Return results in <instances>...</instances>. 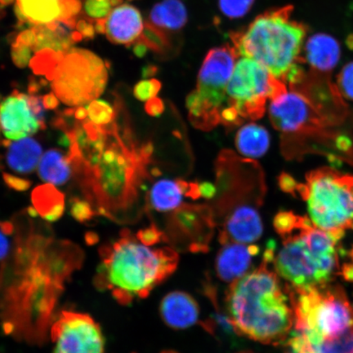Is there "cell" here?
<instances>
[{
  "label": "cell",
  "instance_id": "4",
  "mask_svg": "<svg viewBox=\"0 0 353 353\" xmlns=\"http://www.w3.org/2000/svg\"><path fill=\"white\" fill-rule=\"evenodd\" d=\"M100 264L94 277L99 290L109 291L121 305L145 299L154 287L174 273L179 254L170 247L152 248L129 230L120 238L101 247Z\"/></svg>",
  "mask_w": 353,
  "mask_h": 353
},
{
  "label": "cell",
  "instance_id": "21",
  "mask_svg": "<svg viewBox=\"0 0 353 353\" xmlns=\"http://www.w3.org/2000/svg\"><path fill=\"white\" fill-rule=\"evenodd\" d=\"M7 164L21 174L32 173L42 156V148L33 139H22L7 145Z\"/></svg>",
  "mask_w": 353,
  "mask_h": 353
},
{
  "label": "cell",
  "instance_id": "17",
  "mask_svg": "<svg viewBox=\"0 0 353 353\" xmlns=\"http://www.w3.org/2000/svg\"><path fill=\"white\" fill-rule=\"evenodd\" d=\"M223 245L216 259V272L221 280L232 283L246 274L253 258L259 253V247L241 243Z\"/></svg>",
  "mask_w": 353,
  "mask_h": 353
},
{
  "label": "cell",
  "instance_id": "36",
  "mask_svg": "<svg viewBox=\"0 0 353 353\" xmlns=\"http://www.w3.org/2000/svg\"><path fill=\"white\" fill-rule=\"evenodd\" d=\"M15 226L13 222H0V261L7 257L11 248L10 237L14 233Z\"/></svg>",
  "mask_w": 353,
  "mask_h": 353
},
{
  "label": "cell",
  "instance_id": "38",
  "mask_svg": "<svg viewBox=\"0 0 353 353\" xmlns=\"http://www.w3.org/2000/svg\"><path fill=\"white\" fill-rule=\"evenodd\" d=\"M137 237L145 245L152 246L161 241H165V232L158 229L156 225L152 224L148 228L141 230L137 234Z\"/></svg>",
  "mask_w": 353,
  "mask_h": 353
},
{
  "label": "cell",
  "instance_id": "8",
  "mask_svg": "<svg viewBox=\"0 0 353 353\" xmlns=\"http://www.w3.org/2000/svg\"><path fill=\"white\" fill-rule=\"evenodd\" d=\"M239 54L230 44L212 48L199 72L195 90L188 96L189 120L202 131H211L220 123L227 88Z\"/></svg>",
  "mask_w": 353,
  "mask_h": 353
},
{
  "label": "cell",
  "instance_id": "33",
  "mask_svg": "<svg viewBox=\"0 0 353 353\" xmlns=\"http://www.w3.org/2000/svg\"><path fill=\"white\" fill-rule=\"evenodd\" d=\"M161 88V83L158 79H144L137 83L134 88V94L137 99L147 101L157 97Z\"/></svg>",
  "mask_w": 353,
  "mask_h": 353
},
{
  "label": "cell",
  "instance_id": "46",
  "mask_svg": "<svg viewBox=\"0 0 353 353\" xmlns=\"http://www.w3.org/2000/svg\"><path fill=\"white\" fill-rule=\"evenodd\" d=\"M200 190L201 197H204L207 200H212L217 193V188H216L215 185L208 182L200 183Z\"/></svg>",
  "mask_w": 353,
  "mask_h": 353
},
{
  "label": "cell",
  "instance_id": "13",
  "mask_svg": "<svg viewBox=\"0 0 353 353\" xmlns=\"http://www.w3.org/2000/svg\"><path fill=\"white\" fill-rule=\"evenodd\" d=\"M50 336L54 353H105L103 331L85 313L61 311L52 322Z\"/></svg>",
  "mask_w": 353,
  "mask_h": 353
},
{
  "label": "cell",
  "instance_id": "40",
  "mask_svg": "<svg viewBox=\"0 0 353 353\" xmlns=\"http://www.w3.org/2000/svg\"><path fill=\"white\" fill-rule=\"evenodd\" d=\"M28 105L35 118L41 123L42 130L46 129V114H44V107L42 97L37 95L28 96Z\"/></svg>",
  "mask_w": 353,
  "mask_h": 353
},
{
  "label": "cell",
  "instance_id": "15",
  "mask_svg": "<svg viewBox=\"0 0 353 353\" xmlns=\"http://www.w3.org/2000/svg\"><path fill=\"white\" fill-rule=\"evenodd\" d=\"M28 96L14 90L0 100V130L6 139L19 141L42 130L28 105Z\"/></svg>",
  "mask_w": 353,
  "mask_h": 353
},
{
  "label": "cell",
  "instance_id": "9",
  "mask_svg": "<svg viewBox=\"0 0 353 353\" xmlns=\"http://www.w3.org/2000/svg\"><path fill=\"white\" fill-rule=\"evenodd\" d=\"M298 193L307 201L309 219L316 228L339 232L352 227V176L329 169L312 171Z\"/></svg>",
  "mask_w": 353,
  "mask_h": 353
},
{
  "label": "cell",
  "instance_id": "5",
  "mask_svg": "<svg viewBox=\"0 0 353 353\" xmlns=\"http://www.w3.org/2000/svg\"><path fill=\"white\" fill-rule=\"evenodd\" d=\"M294 7L273 8L259 15L245 28L230 33L240 57L258 61L276 78L303 61L300 57L307 26L292 19Z\"/></svg>",
  "mask_w": 353,
  "mask_h": 353
},
{
  "label": "cell",
  "instance_id": "26",
  "mask_svg": "<svg viewBox=\"0 0 353 353\" xmlns=\"http://www.w3.org/2000/svg\"><path fill=\"white\" fill-rule=\"evenodd\" d=\"M72 168L68 154L64 156L57 150L52 149L44 153L39 163V175L44 182L59 186L70 179Z\"/></svg>",
  "mask_w": 353,
  "mask_h": 353
},
{
  "label": "cell",
  "instance_id": "50",
  "mask_svg": "<svg viewBox=\"0 0 353 353\" xmlns=\"http://www.w3.org/2000/svg\"><path fill=\"white\" fill-rule=\"evenodd\" d=\"M148 48L145 44L141 41H137L134 47V52L137 57H143L147 54Z\"/></svg>",
  "mask_w": 353,
  "mask_h": 353
},
{
  "label": "cell",
  "instance_id": "20",
  "mask_svg": "<svg viewBox=\"0 0 353 353\" xmlns=\"http://www.w3.org/2000/svg\"><path fill=\"white\" fill-rule=\"evenodd\" d=\"M188 21V10L182 0H162L152 8L148 22L167 32L176 33L183 29Z\"/></svg>",
  "mask_w": 353,
  "mask_h": 353
},
{
  "label": "cell",
  "instance_id": "57",
  "mask_svg": "<svg viewBox=\"0 0 353 353\" xmlns=\"http://www.w3.org/2000/svg\"><path fill=\"white\" fill-rule=\"evenodd\" d=\"M353 309V308H352Z\"/></svg>",
  "mask_w": 353,
  "mask_h": 353
},
{
  "label": "cell",
  "instance_id": "52",
  "mask_svg": "<svg viewBox=\"0 0 353 353\" xmlns=\"http://www.w3.org/2000/svg\"><path fill=\"white\" fill-rule=\"evenodd\" d=\"M157 72V68L154 65H148L145 66L143 69V78H150L153 77L154 74H156Z\"/></svg>",
  "mask_w": 353,
  "mask_h": 353
},
{
  "label": "cell",
  "instance_id": "44",
  "mask_svg": "<svg viewBox=\"0 0 353 353\" xmlns=\"http://www.w3.org/2000/svg\"><path fill=\"white\" fill-rule=\"evenodd\" d=\"M14 42L32 48L33 50L35 46H37V34L32 28L25 30L17 35Z\"/></svg>",
  "mask_w": 353,
  "mask_h": 353
},
{
  "label": "cell",
  "instance_id": "25",
  "mask_svg": "<svg viewBox=\"0 0 353 353\" xmlns=\"http://www.w3.org/2000/svg\"><path fill=\"white\" fill-rule=\"evenodd\" d=\"M270 145V135L264 127L248 123L238 130L236 147L243 156L257 158L263 156Z\"/></svg>",
  "mask_w": 353,
  "mask_h": 353
},
{
  "label": "cell",
  "instance_id": "10",
  "mask_svg": "<svg viewBox=\"0 0 353 353\" xmlns=\"http://www.w3.org/2000/svg\"><path fill=\"white\" fill-rule=\"evenodd\" d=\"M108 79L103 60L94 52L72 48L57 66L52 88L65 105L82 107L103 94Z\"/></svg>",
  "mask_w": 353,
  "mask_h": 353
},
{
  "label": "cell",
  "instance_id": "2",
  "mask_svg": "<svg viewBox=\"0 0 353 353\" xmlns=\"http://www.w3.org/2000/svg\"><path fill=\"white\" fill-rule=\"evenodd\" d=\"M28 216L13 222L11 248L0 266V323L15 341L42 345L66 283L85 255L74 243L56 239L50 226Z\"/></svg>",
  "mask_w": 353,
  "mask_h": 353
},
{
  "label": "cell",
  "instance_id": "7",
  "mask_svg": "<svg viewBox=\"0 0 353 353\" xmlns=\"http://www.w3.org/2000/svg\"><path fill=\"white\" fill-rule=\"evenodd\" d=\"M290 295L294 312V332L312 345L333 341L353 329V309L339 287L292 290Z\"/></svg>",
  "mask_w": 353,
  "mask_h": 353
},
{
  "label": "cell",
  "instance_id": "18",
  "mask_svg": "<svg viewBox=\"0 0 353 353\" xmlns=\"http://www.w3.org/2000/svg\"><path fill=\"white\" fill-rule=\"evenodd\" d=\"M160 310L163 320L174 329L191 327L200 316L196 300L182 291L168 294L162 300Z\"/></svg>",
  "mask_w": 353,
  "mask_h": 353
},
{
  "label": "cell",
  "instance_id": "56",
  "mask_svg": "<svg viewBox=\"0 0 353 353\" xmlns=\"http://www.w3.org/2000/svg\"><path fill=\"white\" fill-rule=\"evenodd\" d=\"M241 353H251V352H241Z\"/></svg>",
  "mask_w": 353,
  "mask_h": 353
},
{
  "label": "cell",
  "instance_id": "34",
  "mask_svg": "<svg viewBox=\"0 0 353 353\" xmlns=\"http://www.w3.org/2000/svg\"><path fill=\"white\" fill-rule=\"evenodd\" d=\"M70 214L79 223H86L97 216L90 203L78 197H73L70 200Z\"/></svg>",
  "mask_w": 353,
  "mask_h": 353
},
{
  "label": "cell",
  "instance_id": "35",
  "mask_svg": "<svg viewBox=\"0 0 353 353\" xmlns=\"http://www.w3.org/2000/svg\"><path fill=\"white\" fill-rule=\"evenodd\" d=\"M339 90L345 98L353 100V61L342 69L338 79Z\"/></svg>",
  "mask_w": 353,
  "mask_h": 353
},
{
  "label": "cell",
  "instance_id": "31",
  "mask_svg": "<svg viewBox=\"0 0 353 353\" xmlns=\"http://www.w3.org/2000/svg\"><path fill=\"white\" fill-rule=\"evenodd\" d=\"M256 0H219V8L228 19H240L253 8Z\"/></svg>",
  "mask_w": 353,
  "mask_h": 353
},
{
  "label": "cell",
  "instance_id": "45",
  "mask_svg": "<svg viewBox=\"0 0 353 353\" xmlns=\"http://www.w3.org/2000/svg\"><path fill=\"white\" fill-rule=\"evenodd\" d=\"M77 32L81 33L83 39H92L94 37L96 30L94 26L92 24V20H79L77 21Z\"/></svg>",
  "mask_w": 353,
  "mask_h": 353
},
{
  "label": "cell",
  "instance_id": "14",
  "mask_svg": "<svg viewBox=\"0 0 353 353\" xmlns=\"http://www.w3.org/2000/svg\"><path fill=\"white\" fill-rule=\"evenodd\" d=\"M269 117L272 126L281 132L282 143L319 129L321 123L312 101L294 88L272 100Z\"/></svg>",
  "mask_w": 353,
  "mask_h": 353
},
{
  "label": "cell",
  "instance_id": "29",
  "mask_svg": "<svg viewBox=\"0 0 353 353\" xmlns=\"http://www.w3.org/2000/svg\"><path fill=\"white\" fill-rule=\"evenodd\" d=\"M90 120L99 125H107L112 123L116 117V109L108 101L101 99L92 101L85 105Z\"/></svg>",
  "mask_w": 353,
  "mask_h": 353
},
{
  "label": "cell",
  "instance_id": "1",
  "mask_svg": "<svg viewBox=\"0 0 353 353\" xmlns=\"http://www.w3.org/2000/svg\"><path fill=\"white\" fill-rule=\"evenodd\" d=\"M114 107L109 125L74 119L63 132L74 176L96 214L132 223L147 211L148 183L161 172L153 167V143L138 139L121 98L117 97Z\"/></svg>",
  "mask_w": 353,
  "mask_h": 353
},
{
  "label": "cell",
  "instance_id": "11",
  "mask_svg": "<svg viewBox=\"0 0 353 353\" xmlns=\"http://www.w3.org/2000/svg\"><path fill=\"white\" fill-rule=\"evenodd\" d=\"M285 85L263 65L249 57L238 60L227 88L228 103L244 120L257 121L266 112L268 99L286 92Z\"/></svg>",
  "mask_w": 353,
  "mask_h": 353
},
{
  "label": "cell",
  "instance_id": "6",
  "mask_svg": "<svg viewBox=\"0 0 353 353\" xmlns=\"http://www.w3.org/2000/svg\"><path fill=\"white\" fill-rule=\"evenodd\" d=\"M282 240L272 263L291 289L309 290L328 285L338 268L339 233L316 228L307 219L302 227Z\"/></svg>",
  "mask_w": 353,
  "mask_h": 353
},
{
  "label": "cell",
  "instance_id": "19",
  "mask_svg": "<svg viewBox=\"0 0 353 353\" xmlns=\"http://www.w3.org/2000/svg\"><path fill=\"white\" fill-rule=\"evenodd\" d=\"M307 63L316 72H330L339 63L341 44L329 34L317 33L307 39L304 46Z\"/></svg>",
  "mask_w": 353,
  "mask_h": 353
},
{
  "label": "cell",
  "instance_id": "54",
  "mask_svg": "<svg viewBox=\"0 0 353 353\" xmlns=\"http://www.w3.org/2000/svg\"><path fill=\"white\" fill-rule=\"evenodd\" d=\"M3 7L1 4H0V19H2V17L4 16V11L3 10Z\"/></svg>",
  "mask_w": 353,
  "mask_h": 353
},
{
  "label": "cell",
  "instance_id": "49",
  "mask_svg": "<svg viewBox=\"0 0 353 353\" xmlns=\"http://www.w3.org/2000/svg\"><path fill=\"white\" fill-rule=\"evenodd\" d=\"M336 145L342 151H347L352 147V141L346 136H341L336 140Z\"/></svg>",
  "mask_w": 353,
  "mask_h": 353
},
{
  "label": "cell",
  "instance_id": "23",
  "mask_svg": "<svg viewBox=\"0 0 353 353\" xmlns=\"http://www.w3.org/2000/svg\"><path fill=\"white\" fill-rule=\"evenodd\" d=\"M184 194L178 179H162L154 183L147 196V211H174L182 205Z\"/></svg>",
  "mask_w": 353,
  "mask_h": 353
},
{
  "label": "cell",
  "instance_id": "55",
  "mask_svg": "<svg viewBox=\"0 0 353 353\" xmlns=\"http://www.w3.org/2000/svg\"><path fill=\"white\" fill-rule=\"evenodd\" d=\"M164 353H176V352H164Z\"/></svg>",
  "mask_w": 353,
  "mask_h": 353
},
{
  "label": "cell",
  "instance_id": "42",
  "mask_svg": "<svg viewBox=\"0 0 353 353\" xmlns=\"http://www.w3.org/2000/svg\"><path fill=\"white\" fill-rule=\"evenodd\" d=\"M299 184L294 179V176L287 173H282L278 178V185L281 191L290 193L294 196L299 192Z\"/></svg>",
  "mask_w": 353,
  "mask_h": 353
},
{
  "label": "cell",
  "instance_id": "32",
  "mask_svg": "<svg viewBox=\"0 0 353 353\" xmlns=\"http://www.w3.org/2000/svg\"><path fill=\"white\" fill-rule=\"evenodd\" d=\"M83 8L91 20L105 19L113 10L112 0H86Z\"/></svg>",
  "mask_w": 353,
  "mask_h": 353
},
{
  "label": "cell",
  "instance_id": "39",
  "mask_svg": "<svg viewBox=\"0 0 353 353\" xmlns=\"http://www.w3.org/2000/svg\"><path fill=\"white\" fill-rule=\"evenodd\" d=\"M244 121L236 108L229 105L228 108L222 110L220 114V123H222L228 130L234 129L241 125Z\"/></svg>",
  "mask_w": 353,
  "mask_h": 353
},
{
  "label": "cell",
  "instance_id": "43",
  "mask_svg": "<svg viewBox=\"0 0 353 353\" xmlns=\"http://www.w3.org/2000/svg\"><path fill=\"white\" fill-rule=\"evenodd\" d=\"M145 110L149 116L154 117L161 116L165 110L164 101L154 97V98L147 101L145 105Z\"/></svg>",
  "mask_w": 353,
  "mask_h": 353
},
{
  "label": "cell",
  "instance_id": "30",
  "mask_svg": "<svg viewBox=\"0 0 353 353\" xmlns=\"http://www.w3.org/2000/svg\"><path fill=\"white\" fill-rule=\"evenodd\" d=\"M306 219V217L294 214L293 212L282 211L275 216L273 225L276 232L284 237L302 227Z\"/></svg>",
  "mask_w": 353,
  "mask_h": 353
},
{
  "label": "cell",
  "instance_id": "28",
  "mask_svg": "<svg viewBox=\"0 0 353 353\" xmlns=\"http://www.w3.org/2000/svg\"><path fill=\"white\" fill-rule=\"evenodd\" d=\"M65 54L56 52L50 48H44L35 52L32 59L30 61V68L38 76L46 77L48 81H52L57 66L63 60Z\"/></svg>",
  "mask_w": 353,
  "mask_h": 353
},
{
  "label": "cell",
  "instance_id": "27",
  "mask_svg": "<svg viewBox=\"0 0 353 353\" xmlns=\"http://www.w3.org/2000/svg\"><path fill=\"white\" fill-rule=\"evenodd\" d=\"M170 32L145 22L143 32L138 41H141L154 54L165 56L174 48L173 38Z\"/></svg>",
  "mask_w": 353,
  "mask_h": 353
},
{
  "label": "cell",
  "instance_id": "3",
  "mask_svg": "<svg viewBox=\"0 0 353 353\" xmlns=\"http://www.w3.org/2000/svg\"><path fill=\"white\" fill-rule=\"evenodd\" d=\"M271 263L263 257L255 270L233 281L226 303L228 319L236 334L279 345L288 339L294 327V312L277 273L269 268Z\"/></svg>",
  "mask_w": 353,
  "mask_h": 353
},
{
  "label": "cell",
  "instance_id": "22",
  "mask_svg": "<svg viewBox=\"0 0 353 353\" xmlns=\"http://www.w3.org/2000/svg\"><path fill=\"white\" fill-rule=\"evenodd\" d=\"M34 208L47 222H55L63 215L65 195L52 184H43L34 189L32 193Z\"/></svg>",
  "mask_w": 353,
  "mask_h": 353
},
{
  "label": "cell",
  "instance_id": "24",
  "mask_svg": "<svg viewBox=\"0 0 353 353\" xmlns=\"http://www.w3.org/2000/svg\"><path fill=\"white\" fill-rule=\"evenodd\" d=\"M17 6L34 25L64 19L65 0H17Z\"/></svg>",
  "mask_w": 353,
  "mask_h": 353
},
{
  "label": "cell",
  "instance_id": "51",
  "mask_svg": "<svg viewBox=\"0 0 353 353\" xmlns=\"http://www.w3.org/2000/svg\"><path fill=\"white\" fill-rule=\"evenodd\" d=\"M88 116V110L83 107L74 108V118L77 121H85Z\"/></svg>",
  "mask_w": 353,
  "mask_h": 353
},
{
  "label": "cell",
  "instance_id": "53",
  "mask_svg": "<svg viewBox=\"0 0 353 353\" xmlns=\"http://www.w3.org/2000/svg\"><path fill=\"white\" fill-rule=\"evenodd\" d=\"M14 0H0V4L2 6H10V4L12 3Z\"/></svg>",
  "mask_w": 353,
  "mask_h": 353
},
{
  "label": "cell",
  "instance_id": "12",
  "mask_svg": "<svg viewBox=\"0 0 353 353\" xmlns=\"http://www.w3.org/2000/svg\"><path fill=\"white\" fill-rule=\"evenodd\" d=\"M215 228L210 205L182 204L168 218L165 241L193 253L205 252Z\"/></svg>",
  "mask_w": 353,
  "mask_h": 353
},
{
  "label": "cell",
  "instance_id": "37",
  "mask_svg": "<svg viewBox=\"0 0 353 353\" xmlns=\"http://www.w3.org/2000/svg\"><path fill=\"white\" fill-rule=\"evenodd\" d=\"M32 48L17 42L12 46V59L17 68H24L30 63Z\"/></svg>",
  "mask_w": 353,
  "mask_h": 353
},
{
  "label": "cell",
  "instance_id": "41",
  "mask_svg": "<svg viewBox=\"0 0 353 353\" xmlns=\"http://www.w3.org/2000/svg\"><path fill=\"white\" fill-rule=\"evenodd\" d=\"M3 179L7 186L17 192H25L32 186V182L8 173H3Z\"/></svg>",
  "mask_w": 353,
  "mask_h": 353
},
{
  "label": "cell",
  "instance_id": "16",
  "mask_svg": "<svg viewBox=\"0 0 353 353\" xmlns=\"http://www.w3.org/2000/svg\"><path fill=\"white\" fill-rule=\"evenodd\" d=\"M142 14L130 4L114 8L105 19V32L109 41L114 44L130 46L139 41L144 29Z\"/></svg>",
  "mask_w": 353,
  "mask_h": 353
},
{
  "label": "cell",
  "instance_id": "48",
  "mask_svg": "<svg viewBox=\"0 0 353 353\" xmlns=\"http://www.w3.org/2000/svg\"><path fill=\"white\" fill-rule=\"evenodd\" d=\"M46 85H47V83L44 81L43 79H41V81H38L34 78L30 79L28 85L30 95H35V94H37V92L41 90L43 86Z\"/></svg>",
  "mask_w": 353,
  "mask_h": 353
},
{
  "label": "cell",
  "instance_id": "47",
  "mask_svg": "<svg viewBox=\"0 0 353 353\" xmlns=\"http://www.w3.org/2000/svg\"><path fill=\"white\" fill-rule=\"evenodd\" d=\"M44 108L47 110H55L59 108V101L54 92H50L42 97Z\"/></svg>",
  "mask_w": 353,
  "mask_h": 353
}]
</instances>
